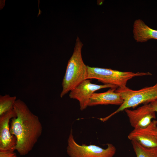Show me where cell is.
<instances>
[{"label":"cell","mask_w":157,"mask_h":157,"mask_svg":"<svg viewBox=\"0 0 157 157\" xmlns=\"http://www.w3.org/2000/svg\"><path fill=\"white\" fill-rule=\"evenodd\" d=\"M123 100L122 104L115 111L108 116L99 119L105 122L117 113L130 108H135L142 104H148L157 100V82L153 86L137 90H131L126 86L118 88L115 91Z\"/></svg>","instance_id":"3"},{"label":"cell","mask_w":157,"mask_h":157,"mask_svg":"<svg viewBox=\"0 0 157 157\" xmlns=\"http://www.w3.org/2000/svg\"><path fill=\"white\" fill-rule=\"evenodd\" d=\"M133 33L134 38L137 42H145L152 39H157V30L150 28L140 19L134 22Z\"/></svg>","instance_id":"11"},{"label":"cell","mask_w":157,"mask_h":157,"mask_svg":"<svg viewBox=\"0 0 157 157\" xmlns=\"http://www.w3.org/2000/svg\"><path fill=\"white\" fill-rule=\"evenodd\" d=\"M153 134L157 140V126L154 130Z\"/></svg>","instance_id":"16"},{"label":"cell","mask_w":157,"mask_h":157,"mask_svg":"<svg viewBox=\"0 0 157 157\" xmlns=\"http://www.w3.org/2000/svg\"><path fill=\"white\" fill-rule=\"evenodd\" d=\"M17 100L15 96L10 97L9 94L0 96V116L13 108Z\"/></svg>","instance_id":"13"},{"label":"cell","mask_w":157,"mask_h":157,"mask_svg":"<svg viewBox=\"0 0 157 157\" xmlns=\"http://www.w3.org/2000/svg\"><path fill=\"white\" fill-rule=\"evenodd\" d=\"M87 79H95L104 84H110L119 88L126 86L128 81L137 76L151 75L149 72H122L110 69L91 67L88 66Z\"/></svg>","instance_id":"4"},{"label":"cell","mask_w":157,"mask_h":157,"mask_svg":"<svg viewBox=\"0 0 157 157\" xmlns=\"http://www.w3.org/2000/svg\"><path fill=\"white\" fill-rule=\"evenodd\" d=\"M124 110L129 118L132 126L134 129L143 128L148 126L155 119V112L150 103L144 104L134 110L128 109Z\"/></svg>","instance_id":"8"},{"label":"cell","mask_w":157,"mask_h":157,"mask_svg":"<svg viewBox=\"0 0 157 157\" xmlns=\"http://www.w3.org/2000/svg\"><path fill=\"white\" fill-rule=\"evenodd\" d=\"M131 143L136 157H157V147H145L135 140H131Z\"/></svg>","instance_id":"12"},{"label":"cell","mask_w":157,"mask_h":157,"mask_svg":"<svg viewBox=\"0 0 157 157\" xmlns=\"http://www.w3.org/2000/svg\"><path fill=\"white\" fill-rule=\"evenodd\" d=\"M117 86L110 84L99 85L93 84L90 80L86 79L70 92L69 96L71 99L78 101L80 109L82 111L88 106L89 100L93 93L97 90L106 88H117Z\"/></svg>","instance_id":"6"},{"label":"cell","mask_w":157,"mask_h":157,"mask_svg":"<svg viewBox=\"0 0 157 157\" xmlns=\"http://www.w3.org/2000/svg\"><path fill=\"white\" fill-rule=\"evenodd\" d=\"M157 126V121H152L147 127L134 129L128 135V138L135 140L142 146L147 148L157 147V140L153 134V131Z\"/></svg>","instance_id":"9"},{"label":"cell","mask_w":157,"mask_h":157,"mask_svg":"<svg viewBox=\"0 0 157 157\" xmlns=\"http://www.w3.org/2000/svg\"><path fill=\"white\" fill-rule=\"evenodd\" d=\"M153 108L155 112H157V100L150 103Z\"/></svg>","instance_id":"15"},{"label":"cell","mask_w":157,"mask_h":157,"mask_svg":"<svg viewBox=\"0 0 157 157\" xmlns=\"http://www.w3.org/2000/svg\"><path fill=\"white\" fill-rule=\"evenodd\" d=\"M116 89L110 88L105 92L94 93L89 100L88 106L110 104L121 105L123 103V100L120 94L115 92Z\"/></svg>","instance_id":"10"},{"label":"cell","mask_w":157,"mask_h":157,"mask_svg":"<svg viewBox=\"0 0 157 157\" xmlns=\"http://www.w3.org/2000/svg\"><path fill=\"white\" fill-rule=\"evenodd\" d=\"M107 145L105 149L95 145H80L75 141L71 129L67 139L66 151L70 157H113L116 149L112 144Z\"/></svg>","instance_id":"5"},{"label":"cell","mask_w":157,"mask_h":157,"mask_svg":"<svg viewBox=\"0 0 157 157\" xmlns=\"http://www.w3.org/2000/svg\"><path fill=\"white\" fill-rule=\"evenodd\" d=\"M13 109L16 117L11 120L10 131L16 138L15 150L24 156L32 150L37 142L42 133V125L38 117L22 100H16Z\"/></svg>","instance_id":"1"},{"label":"cell","mask_w":157,"mask_h":157,"mask_svg":"<svg viewBox=\"0 0 157 157\" xmlns=\"http://www.w3.org/2000/svg\"><path fill=\"white\" fill-rule=\"evenodd\" d=\"M0 157H17L14 151H6L0 152Z\"/></svg>","instance_id":"14"},{"label":"cell","mask_w":157,"mask_h":157,"mask_svg":"<svg viewBox=\"0 0 157 157\" xmlns=\"http://www.w3.org/2000/svg\"><path fill=\"white\" fill-rule=\"evenodd\" d=\"M83 45L79 37L77 36L74 51L68 61L62 82L61 98L87 78L88 66L84 63L81 55Z\"/></svg>","instance_id":"2"},{"label":"cell","mask_w":157,"mask_h":157,"mask_svg":"<svg viewBox=\"0 0 157 157\" xmlns=\"http://www.w3.org/2000/svg\"><path fill=\"white\" fill-rule=\"evenodd\" d=\"M16 117L13 108L0 116V152L15 150L17 140L11 133L10 122Z\"/></svg>","instance_id":"7"}]
</instances>
